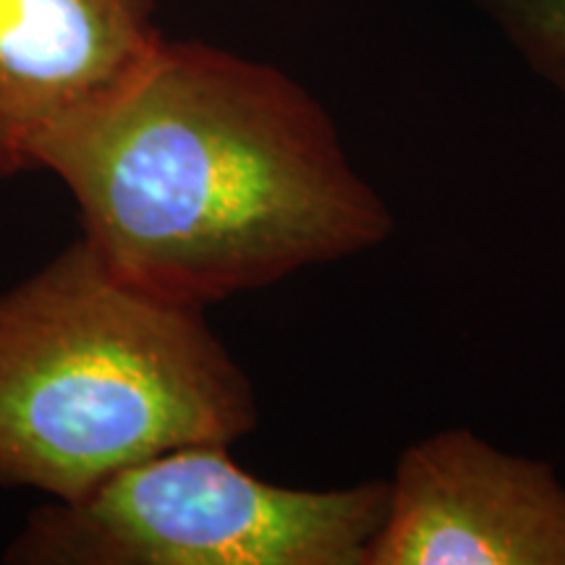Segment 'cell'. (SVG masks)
Returning a JSON list of instances; mask_svg holds the SVG:
<instances>
[{
	"instance_id": "cell-4",
	"label": "cell",
	"mask_w": 565,
	"mask_h": 565,
	"mask_svg": "<svg viewBox=\"0 0 565 565\" xmlns=\"http://www.w3.org/2000/svg\"><path fill=\"white\" fill-rule=\"evenodd\" d=\"M366 565H565V484L469 427L408 445Z\"/></svg>"
},
{
	"instance_id": "cell-2",
	"label": "cell",
	"mask_w": 565,
	"mask_h": 565,
	"mask_svg": "<svg viewBox=\"0 0 565 565\" xmlns=\"http://www.w3.org/2000/svg\"><path fill=\"white\" fill-rule=\"evenodd\" d=\"M254 383L204 309L121 278L79 236L0 294V487L74 500L147 458L233 445Z\"/></svg>"
},
{
	"instance_id": "cell-3",
	"label": "cell",
	"mask_w": 565,
	"mask_h": 565,
	"mask_svg": "<svg viewBox=\"0 0 565 565\" xmlns=\"http://www.w3.org/2000/svg\"><path fill=\"white\" fill-rule=\"evenodd\" d=\"M231 445H189L26 515L11 565H366L387 479L301 490L254 477Z\"/></svg>"
},
{
	"instance_id": "cell-5",
	"label": "cell",
	"mask_w": 565,
	"mask_h": 565,
	"mask_svg": "<svg viewBox=\"0 0 565 565\" xmlns=\"http://www.w3.org/2000/svg\"><path fill=\"white\" fill-rule=\"evenodd\" d=\"M160 0H0V181L45 171L168 38Z\"/></svg>"
},
{
	"instance_id": "cell-6",
	"label": "cell",
	"mask_w": 565,
	"mask_h": 565,
	"mask_svg": "<svg viewBox=\"0 0 565 565\" xmlns=\"http://www.w3.org/2000/svg\"><path fill=\"white\" fill-rule=\"evenodd\" d=\"M536 79L565 97V0H475Z\"/></svg>"
},
{
	"instance_id": "cell-1",
	"label": "cell",
	"mask_w": 565,
	"mask_h": 565,
	"mask_svg": "<svg viewBox=\"0 0 565 565\" xmlns=\"http://www.w3.org/2000/svg\"><path fill=\"white\" fill-rule=\"evenodd\" d=\"M82 238L134 286L207 309L395 233L330 110L273 63L166 40L45 162Z\"/></svg>"
}]
</instances>
